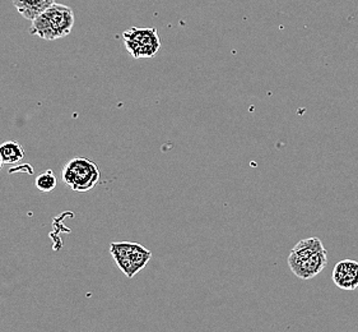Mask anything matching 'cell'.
<instances>
[{
	"label": "cell",
	"instance_id": "obj_1",
	"mask_svg": "<svg viewBox=\"0 0 358 332\" xmlns=\"http://www.w3.org/2000/svg\"><path fill=\"white\" fill-rule=\"evenodd\" d=\"M73 26L72 8L55 3L32 21L29 34L52 41L68 36L72 32Z\"/></svg>",
	"mask_w": 358,
	"mask_h": 332
},
{
	"label": "cell",
	"instance_id": "obj_2",
	"mask_svg": "<svg viewBox=\"0 0 358 332\" xmlns=\"http://www.w3.org/2000/svg\"><path fill=\"white\" fill-rule=\"evenodd\" d=\"M100 177L97 165L87 158H74L62 172L63 181L76 192H87L92 189L100 181Z\"/></svg>",
	"mask_w": 358,
	"mask_h": 332
},
{
	"label": "cell",
	"instance_id": "obj_3",
	"mask_svg": "<svg viewBox=\"0 0 358 332\" xmlns=\"http://www.w3.org/2000/svg\"><path fill=\"white\" fill-rule=\"evenodd\" d=\"M110 251L117 266L129 279L143 270L152 257L151 251L131 242L111 243Z\"/></svg>",
	"mask_w": 358,
	"mask_h": 332
},
{
	"label": "cell",
	"instance_id": "obj_4",
	"mask_svg": "<svg viewBox=\"0 0 358 332\" xmlns=\"http://www.w3.org/2000/svg\"><path fill=\"white\" fill-rule=\"evenodd\" d=\"M127 49L133 58H152L161 48L156 29L131 27L122 34Z\"/></svg>",
	"mask_w": 358,
	"mask_h": 332
},
{
	"label": "cell",
	"instance_id": "obj_5",
	"mask_svg": "<svg viewBox=\"0 0 358 332\" xmlns=\"http://www.w3.org/2000/svg\"><path fill=\"white\" fill-rule=\"evenodd\" d=\"M328 265V251L324 249L322 252L316 253L311 257L305 260L297 258L294 254H289L288 257V266L294 276H297L301 280H310L320 274Z\"/></svg>",
	"mask_w": 358,
	"mask_h": 332
},
{
	"label": "cell",
	"instance_id": "obj_6",
	"mask_svg": "<svg viewBox=\"0 0 358 332\" xmlns=\"http://www.w3.org/2000/svg\"><path fill=\"white\" fill-rule=\"evenodd\" d=\"M333 282L339 289L353 291L358 288L357 261L344 260L338 262L333 270Z\"/></svg>",
	"mask_w": 358,
	"mask_h": 332
},
{
	"label": "cell",
	"instance_id": "obj_7",
	"mask_svg": "<svg viewBox=\"0 0 358 332\" xmlns=\"http://www.w3.org/2000/svg\"><path fill=\"white\" fill-rule=\"evenodd\" d=\"M52 4H55V0H13V6L17 12L31 22Z\"/></svg>",
	"mask_w": 358,
	"mask_h": 332
},
{
	"label": "cell",
	"instance_id": "obj_8",
	"mask_svg": "<svg viewBox=\"0 0 358 332\" xmlns=\"http://www.w3.org/2000/svg\"><path fill=\"white\" fill-rule=\"evenodd\" d=\"M325 248L322 246V240L319 238H308L300 240L294 247L291 254L296 256L300 260H305L308 257L314 256L316 253L322 252Z\"/></svg>",
	"mask_w": 358,
	"mask_h": 332
},
{
	"label": "cell",
	"instance_id": "obj_9",
	"mask_svg": "<svg viewBox=\"0 0 358 332\" xmlns=\"http://www.w3.org/2000/svg\"><path fill=\"white\" fill-rule=\"evenodd\" d=\"M0 156L7 165H15L24 158V148L15 141H7L0 145Z\"/></svg>",
	"mask_w": 358,
	"mask_h": 332
},
{
	"label": "cell",
	"instance_id": "obj_10",
	"mask_svg": "<svg viewBox=\"0 0 358 332\" xmlns=\"http://www.w3.org/2000/svg\"><path fill=\"white\" fill-rule=\"evenodd\" d=\"M57 177L51 170H48L45 173L40 174L36 178V187L41 192H51L57 188Z\"/></svg>",
	"mask_w": 358,
	"mask_h": 332
},
{
	"label": "cell",
	"instance_id": "obj_11",
	"mask_svg": "<svg viewBox=\"0 0 358 332\" xmlns=\"http://www.w3.org/2000/svg\"><path fill=\"white\" fill-rule=\"evenodd\" d=\"M3 164H4V162H3V159H1V156H0V169H1Z\"/></svg>",
	"mask_w": 358,
	"mask_h": 332
}]
</instances>
